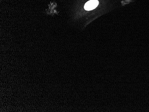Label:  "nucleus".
<instances>
[{
    "mask_svg": "<svg viewBox=\"0 0 149 112\" xmlns=\"http://www.w3.org/2000/svg\"><path fill=\"white\" fill-rule=\"evenodd\" d=\"M98 4L99 1L97 0H90L85 4L84 9L86 10H91L95 9Z\"/></svg>",
    "mask_w": 149,
    "mask_h": 112,
    "instance_id": "nucleus-1",
    "label": "nucleus"
}]
</instances>
